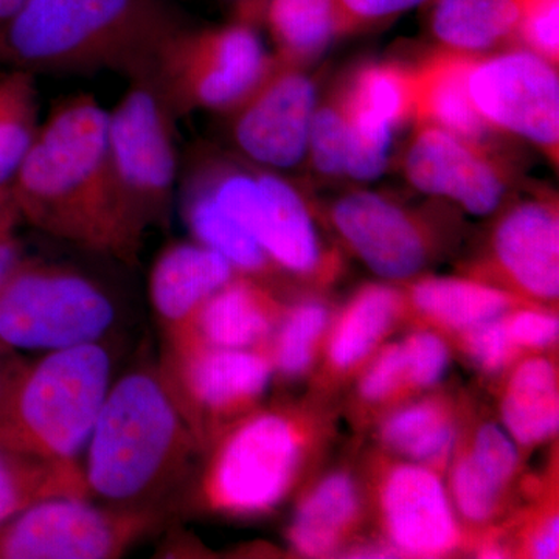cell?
I'll return each mask as SVG.
<instances>
[{
	"label": "cell",
	"instance_id": "19",
	"mask_svg": "<svg viewBox=\"0 0 559 559\" xmlns=\"http://www.w3.org/2000/svg\"><path fill=\"white\" fill-rule=\"evenodd\" d=\"M407 312L404 290L369 283L353 294L331 320L323 344L325 384L342 382L364 369Z\"/></svg>",
	"mask_w": 559,
	"mask_h": 559
},
{
	"label": "cell",
	"instance_id": "15",
	"mask_svg": "<svg viewBox=\"0 0 559 559\" xmlns=\"http://www.w3.org/2000/svg\"><path fill=\"white\" fill-rule=\"evenodd\" d=\"M401 165L414 189L455 202L474 216L498 212L516 182L513 165L491 142L428 123H415Z\"/></svg>",
	"mask_w": 559,
	"mask_h": 559
},
{
	"label": "cell",
	"instance_id": "5",
	"mask_svg": "<svg viewBox=\"0 0 559 559\" xmlns=\"http://www.w3.org/2000/svg\"><path fill=\"white\" fill-rule=\"evenodd\" d=\"M322 429L318 415L300 407L249 412L205 450L197 488L201 509L229 518H259L277 510L311 466Z\"/></svg>",
	"mask_w": 559,
	"mask_h": 559
},
{
	"label": "cell",
	"instance_id": "45",
	"mask_svg": "<svg viewBox=\"0 0 559 559\" xmlns=\"http://www.w3.org/2000/svg\"><path fill=\"white\" fill-rule=\"evenodd\" d=\"M16 359V353L11 352V349L0 344V390H2L3 384H5L7 377H9L11 367L14 366Z\"/></svg>",
	"mask_w": 559,
	"mask_h": 559
},
{
	"label": "cell",
	"instance_id": "13",
	"mask_svg": "<svg viewBox=\"0 0 559 559\" xmlns=\"http://www.w3.org/2000/svg\"><path fill=\"white\" fill-rule=\"evenodd\" d=\"M325 216L353 255L378 277L393 282L418 277L444 248L443 231L432 213L374 191L342 194Z\"/></svg>",
	"mask_w": 559,
	"mask_h": 559
},
{
	"label": "cell",
	"instance_id": "26",
	"mask_svg": "<svg viewBox=\"0 0 559 559\" xmlns=\"http://www.w3.org/2000/svg\"><path fill=\"white\" fill-rule=\"evenodd\" d=\"M378 437L389 451L440 473L457 448L454 404L441 396L404 404L381 419Z\"/></svg>",
	"mask_w": 559,
	"mask_h": 559
},
{
	"label": "cell",
	"instance_id": "9",
	"mask_svg": "<svg viewBox=\"0 0 559 559\" xmlns=\"http://www.w3.org/2000/svg\"><path fill=\"white\" fill-rule=\"evenodd\" d=\"M272 62L259 25H180L157 53L151 80L178 119L200 110L223 116L253 90Z\"/></svg>",
	"mask_w": 559,
	"mask_h": 559
},
{
	"label": "cell",
	"instance_id": "10",
	"mask_svg": "<svg viewBox=\"0 0 559 559\" xmlns=\"http://www.w3.org/2000/svg\"><path fill=\"white\" fill-rule=\"evenodd\" d=\"M157 367L201 452L260 407L274 377L267 347L215 348L165 341Z\"/></svg>",
	"mask_w": 559,
	"mask_h": 559
},
{
	"label": "cell",
	"instance_id": "46",
	"mask_svg": "<svg viewBox=\"0 0 559 559\" xmlns=\"http://www.w3.org/2000/svg\"><path fill=\"white\" fill-rule=\"evenodd\" d=\"M27 0H0V22L10 17L20 7L24 5Z\"/></svg>",
	"mask_w": 559,
	"mask_h": 559
},
{
	"label": "cell",
	"instance_id": "32",
	"mask_svg": "<svg viewBox=\"0 0 559 559\" xmlns=\"http://www.w3.org/2000/svg\"><path fill=\"white\" fill-rule=\"evenodd\" d=\"M333 312L329 305L314 297L286 305L267 344L274 373L285 380L307 377L325 344Z\"/></svg>",
	"mask_w": 559,
	"mask_h": 559
},
{
	"label": "cell",
	"instance_id": "30",
	"mask_svg": "<svg viewBox=\"0 0 559 559\" xmlns=\"http://www.w3.org/2000/svg\"><path fill=\"white\" fill-rule=\"evenodd\" d=\"M341 86L349 109L373 123L396 131L414 117L412 66L367 62Z\"/></svg>",
	"mask_w": 559,
	"mask_h": 559
},
{
	"label": "cell",
	"instance_id": "40",
	"mask_svg": "<svg viewBox=\"0 0 559 559\" xmlns=\"http://www.w3.org/2000/svg\"><path fill=\"white\" fill-rule=\"evenodd\" d=\"M511 341L524 353L554 347L559 336V320L543 307H520L503 316Z\"/></svg>",
	"mask_w": 559,
	"mask_h": 559
},
{
	"label": "cell",
	"instance_id": "21",
	"mask_svg": "<svg viewBox=\"0 0 559 559\" xmlns=\"http://www.w3.org/2000/svg\"><path fill=\"white\" fill-rule=\"evenodd\" d=\"M362 513L355 477L345 471L326 474L301 496L288 528L290 549L305 558L340 554L355 538Z\"/></svg>",
	"mask_w": 559,
	"mask_h": 559
},
{
	"label": "cell",
	"instance_id": "22",
	"mask_svg": "<svg viewBox=\"0 0 559 559\" xmlns=\"http://www.w3.org/2000/svg\"><path fill=\"white\" fill-rule=\"evenodd\" d=\"M471 60V55L437 47L436 53L412 66L414 123L433 124L466 139L491 142L495 131L477 114L468 94Z\"/></svg>",
	"mask_w": 559,
	"mask_h": 559
},
{
	"label": "cell",
	"instance_id": "17",
	"mask_svg": "<svg viewBox=\"0 0 559 559\" xmlns=\"http://www.w3.org/2000/svg\"><path fill=\"white\" fill-rule=\"evenodd\" d=\"M374 499L385 544L399 557H448L466 539L436 469L414 462L385 465Z\"/></svg>",
	"mask_w": 559,
	"mask_h": 559
},
{
	"label": "cell",
	"instance_id": "33",
	"mask_svg": "<svg viewBox=\"0 0 559 559\" xmlns=\"http://www.w3.org/2000/svg\"><path fill=\"white\" fill-rule=\"evenodd\" d=\"M450 498L455 513L473 525L489 524L502 510L509 489L481 468L460 444L451 459Z\"/></svg>",
	"mask_w": 559,
	"mask_h": 559
},
{
	"label": "cell",
	"instance_id": "2",
	"mask_svg": "<svg viewBox=\"0 0 559 559\" xmlns=\"http://www.w3.org/2000/svg\"><path fill=\"white\" fill-rule=\"evenodd\" d=\"M186 24L173 0H27L0 22V68L33 75H150Z\"/></svg>",
	"mask_w": 559,
	"mask_h": 559
},
{
	"label": "cell",
	"instance_id": "24",
	"mask_svg": "<svg viewBox=\"0 0 559 559\" xmlns=\"http://www.w3.org/2000/svg\"><path fill=\"white\" fill-rule=\"evenodd\" d=\"M426 7L439 49L479 57L516 38L521 0H430Z\"/></svg>",
	"mask_w": 559,
	"mask_h": 559
},
{
	"label": "cell",
	"instance_id": "41",
	"mask_svg": "<svg viewBox=\"0 0 559 559\" xmlns=\"http://www.w3.org/2000/svg\"><path fill=\"white\" fill-rule=\"evenodd\" d=\"M342 17V35H352L359 31L380 25L407 13L426 7L430 0H337Z\"/></svg>",
	"mask_w": 559,
	"mask_h": 559
},
{
	"label": "cell",
	"instance_id": "8",
	"mask_svg": "<svg viewBox=\"0 0 559 559\" xmlns=\"http://www.w3.org/2000/svg\"><path fill=\"white\" fill-rule=\"evenodd\" d=\"M116 319L100 283L64 264L27 257L0 288V344L13 353L94 344Z\"/></svg>",
	"mask_w": 559,
	"mask_h": 559
},
{
	"label": "cell",
	"instance_id": "23",
	"mask_svg": "<svg viewBox=\"0 0 559 559\" xmlns=\"http://www.w3.org/2000/svg\"><path fill=\"white\" fill-rule=\"evenodd\" d=\"M404 296L407 311L426 325L457 334L516 308L535 307L509 290L466 277H415Z\"/></svg>",
	"mask_w": 559,
	"mask_h": 559
},
{
	"label": "cell",
	"instance_id": "42",
	"mask_svg": "<svg viewBox=\"0 0 559 559\" xmlns=\"http://www.w3.org/2000/svg\"><path fill=\"white\" fill-rule=\"evenodd\" d=\"M22 224L24 219L10 190L0 191V288L27 259L20 235Z\"/></svg>",
	"mask_w": 559,
	"mask_h": 559
},
{
	"label": "cell",
	"instance_id": "6",
	"mask_svg": "<svg viewBox=\"0 0 559 559\" xmlns=\"http://www.w3.org/2000/svg\"><path fill=\"white\" fill-rule=\"evenodd\" d=\"M180 180L245 227L277 272L316 285L340 274V253L320 237L314 205L277 171L202 148L194 151Z\"/></svg>",
	"mask_w": 559,
	"mask_h": 559
},
{
	"label": "cell",
	"instance_id": "18",
	"mask_svg": "<svg viewBox=\"0 0 559 559\" xmlns=\"http://www.w3.org/2000/svg\"><path fill=\"white\" fill-rule=\"evenodd\" d=\"M286 305L267 283L238 274L216 290L165 341L193 342L215 348L267 347Z\"/></svg>",
	"mask_w": 559,
	"mask_h": 559
},
{
	"label": "cell",
	"instance_id": "29",
	"mask_svg": "<svg viewBox=\"0 0 559 559\" xmlns=\"http://www.w3.org/2000/svg\"><path fill=\"white\" fill-rule=\"evenodd\" d=\"M178 201L183 223L194 241L218 252L242 275L267 283L277 274L255 238L221 212L207 194L190 183L179 182Z\"/></svg>",
	"mask_w": 559,
	"mask_h": 559
},
{
	"label": "cell",
	"instance_id": "4",
	"mask_svg": "<svg viewBox=\"0 0 559 559\" xmlns=\"http://www.w3.org/2000/svg\"><path fill=\"white\" fill-rule=\"evenodd\" d=\"M112 384L100 342L16 359L0 390V447L46 460H79Z\"/></svg>",
	"mask_w": 559,
	"mask_h": 559
},
{
	"label": "cell",
	"instance_id": "35",
	"mask_svg": "<svg viewBox=\"0 0 559 559\" xmlns=\"http://www.w3.org/2000/svg\"><path fill=\"white\" fill-rule=\"evenodd\" d=\"M359 373L358 399L369 409L390 407L414 395L401 342L382 345Z\"/></svg>",
	"mask_w": 559,
	"mask_h": 559
},
{
	"label": "cell",
	"instance_id": "36",
	"mask_svg": "<svg viewBox=\"0 0 559 559\" xmlns=\"http://www.w3.org/2000/svg\"><path fill=\"white\" fill-rule=\"evenodd\" d=\"M460 347L474 366L485 373L496 374L510 369L520 360L522 352L509 336L502 318L488 320L459 333Z\"/></svg>",
	"mask_w": 559,
	"mask_h": 559
},
{
	"label": "cell",
	"instance_id": "43",
	"mask_svg": "<svg viewBox=\"0 0 559 559\" xmlns=\"http://www.w3.org/2000/svg\"><path fill=\"white\" fill-rule=\"evenodd\" d=\"M558 547L559 518L557 513H549L528 530L525 555L538 559L558 558Z\"/></svg>",
	"mask_w": 559,
	"mask_h": 559
},
{
	"label": "cell",
	"instance_id": "3",
	"mask_svg": "<svg viewBox=\"0 0 559 559\" xmlns=\"http://www.w3.org/2000/svg\"><path fill=\"white\" fill-rule=\"evenodd\" d=\"M159 367H139L110 384L86 444L91 499L116 507H156L200 454Z\"/></svg>",
	"mask_w": 559,
	"mask_h": 559
},
{
	"label": "cell",
	"instance_id": "25",
	"mask_svg": "<svg viewBox=\"0 0 559 559\" xmlns=\"http://www.w3.org/2000/svg\"><path fill=\"white\" fill-rule=\"evenodd\" d=\"M500 417L520 447H538L557 436L558 370L549 358L530 356L514 364L503 385Z\"/></svg>",
	"mask_w": 559,
	"mask_h": 559
},
{
	"label": "cell",
	"instance_id": "38",
	"mask_svg": "<svg viewBox=\"0 0 559 559\" xmlns=\"http://www.w3.org/2000/svg\"><path fill=\"white\" fill-rule=\"evenodd\" d=\"M400 342L414 395L440 384L451 360L450 348L440 334L429 329L415 330Z\"/></svg>",
	"mask_w": 559,
	"mask_h": 559
},
{
	"label": "cell",
	"instance_id": "20",
	"mask_svg": "<svg viewBox=\"0 0 559 559\" xmlns=\"http://www.w3.org/2000/svg\"><path fill=\"white\" fill-rule=\"evenodd\" d=\"M234 266L201 242L173 241L150 272L151 305L165 334L178 330L212 294L237 277Z\"/></svg>",
	"mask_w": 559,
	"mask_h": 559
},
{
	"label": "cell",
	"instance_id": "37",
	"mask_svg": "<svg viewBox=\"0 0 559 559\" xmlns=\"http://www.w3.org/2000/svg\"><path fill=\"white\" fill-rule=\"evenodd\" d=\"M462 447L503 488L516 479L521 459L516 441L495 423H481Z\"/></svg>",
	"mask_w": 559,
	"mask_h": 559
},
{
	"label": "cell",
	"instance_id": "16",
	"mask_svg": "<svg viewBox=\"0 0 559 559\" xmlns=\"http://www.w3.org/2000/svg\"><path fill=\"white\" fill-rule=\"evenodd\" d=\"M471 278L509 290L535 307L559 297V213L557 198L536 194L510 205L492 226L487 250Z\"/></svg>",
	"mask_w": 559,
	"mask_h": 559
},
{
	"label": "cell",
	"instance_id": "1",
	"mask_svg": "<svg viewBox=\"0 0 559 559\" xmlns=\"http://www.w3.org/2000/svg\"><path fill=\"white\" fill-rule=\"evenodd\" d=\"M24 223L91 252L135 260L110 170L108 109L91 94L57 102L10 187Z\"/></svg>",
	"mask_w": 559,
	"mask_h": 559
},
{
	"label": "cell",
	"instance_id": "34",
	"mask_svg": "<svg viewBox=\"0 0 559 559\" xmlns=\"http://www.w3.org/2000/svg\"><path fill=\"white\" fill-rule=\"evenodd\" d=\"M348 123L341 86L318 100L308 138L307 162L320 178L344 179Z\"/></svg>",
	"mask_w": 559,
	"mask_h": 559
},
{
	"label": "cell",
	"instance_id": "28",
	"mask_svg": "<svg viewBox=\"0 0 559 559\" xmlns=\"http://www.w3.org/2000/svg\"><path fill=\"white\" fill-rule=\"evenodd\" d=\"M274 44V57L307 68L341 38L337 0H266L263 22Z\"/></svg>",
	"mask_w": 559,
	"mask_h": 559
},
{
	"label": "cell",
	"instance_id": "27",
	"mask_svg": "<svg viewBox=\"0 0 559 559\" xmlns=\"http://www.w3.org/2000/svg\"><path fill=\"white\" fill-rule=\"evenodd\" d=\"M55 498H90L83 463L38 459L0 447V527L22 511Z\"/></svg>",
	"mask_w": 559,
	"mask_h": 559
},
{
	"label": "cell",
	"instance_id": "31",
	"mask_svg": "<svg viewBox=\"0 0 559 559\" xmlns=\"http://www.w3.org/2000/svg\"><path fill=\"white\" fill-rule=\"evenodd\" d=\"M40 121L36 75L20 69L0 70V191L10 190Z\"/></svg>",
	"mask_w": 559,
	"mask_h": 559
},
{
	"label": "cell",
	"instance_id": "7",
	"mask_svg": "<svg viewBox=\"0 0 559 559\" xmlns=\"http://www.w3.org/2000/svg\"><path fill=\"white\" fill-rule=\"evenodd\" d=\"M178 117L150 75L128 81L108 110L110 170L128 226L140 242L153 227H167L178 201Z\"/></svg>",
	"mask_w": 559,
	"mask_h": 559
},
{
	"label": "cell",
	"instance_id": "44",
	"mask_svg": "<svg viewBox=\"0 0 559 559\" xmlns=\"http://www.w3.org/2000/svg\"><path fill=\"white\" fill-rule=\"evenodd\" d=\"M234 7L238 20L253 22L260 25L263 22L264 5L266 0H226Z\"/></svg>",
	"mask_w": 559,
	"mask_h": 559
},
{
	"label": "cell",
	"instance_id": "14",
	"mask_svg": "<svg viewBox=\"0 0 559 559\" xmlns=\"http://www.w3.org/2000/svg\"><path fill=\"white\" fill-rule=\"evenodd\" d=\"M318 91L307 68L272 55L270 69L234 108L223 114L241 159L266 170H293L307 162Z\"/></svg>",
	"mask_w": 559,
	"mask_h": 559
},
{
	"label": "cell",
	"instance_id": "39",
	"mask_svg": "<svg viewBox=\"0 0 559 559\" xmlns=\"http://www.w3.org/2000/svg\"><path fill=\"white\" fill-rule=\"evenodd\" d=\"M514 44L558 66L559 0H521Z\"/></svg>",
	"mask_w": 559,
	"mask_h": 559
},
{
	"label": "cell",
	"instance_id": "12",
	"mask_svg": "<svg viewBox=\"0 0 559 559\" xmlns=\"http://www.w3.org/2000/svg\"><path fill=\"white\" fill-rule=\"evenodd\" d=\"M466 84L474 108L492 131L527 140L558 167V66L511 44L473 57Z\"/></svg>",
	"mask_w": 559,
	"mask_h": 559
},
{
	"label": "cell",
	"instance_id": "11",
	"mask_svg": "<svg viewBox=\"0 0 559 559\" xmlns=\"http://www.w3.org/2000/svg\"><path fill=\"white\" fill-rule=\"evenodd\" d=\"M156 507L43 500L0 527V559H114L159 527Z\"/></svg>",
	"mask_w": 559,
	"mask_h": 559
}]
</instances>
